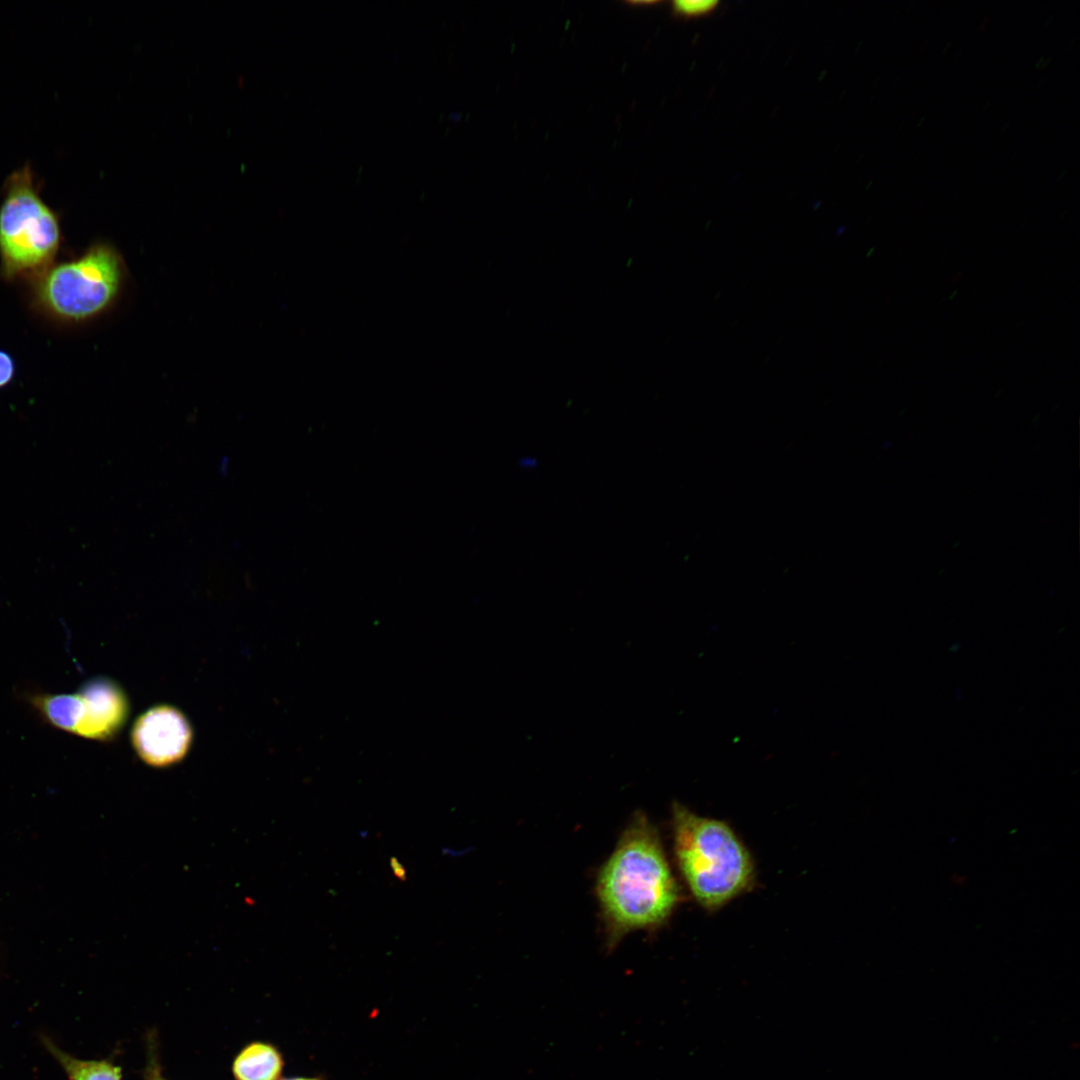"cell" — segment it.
I'll list each match as a JSON object with an SVG mask.
<instances>
[{
  "label": "cell",
  "mask_w": 1080,
  "mask_h": 1080,
  "mask_svg": "<svg viewBox=\"0 0 1080 1080\" xmlns=\"http://www.w3.org/2000/svg\"><path fill=\"white\" fill-rule=\"evenodd\" d=\"M596 895L609 948L630 932L663 924L678 904L679 888L658 832L642 812L600 868Z\"/></svg>",
  "instance_id": "obj_1"
},
{
  "label": "cell",
  "mask_w": 1080,
  "mask_h": 1080,
  "mask_svg": "<svg viewBox=\"0 0 1080 1080\" xmlns=\"http://www.w3.org/2000/svg\"><path fill=\"white\" fill-rule=\"evenodd\" d=\"M674 851L679 869L695 899L718 908L750 886L749 852L724 822L699 816L685 806L672 808Z\"/></svg>",
  "instance_id": "obj_2"
},
{
  "label": "cell",
  "mask_w": 1080,
  "mask_h": 1080,
  "mask_svg": "<svg viewBox=\"0 0 1080 1080\" xmlns=\"http://www.w3.org/2000/svg\"><path fill=\"white\" fill-rule=\"evenodd\" d=\"M57 214L42 199L40 183L27 163L6 178L0 204V266L9 280L36 278L59 250Z\"/></svg>",
  "instance_id": "obj_3"
},
{
  "label": "cell",
  "mask_w": 1080,
  "mask_h": 1080,
  "mask_svg": "<svg viewBox=\"0 0 1080 1080\" xmlns=\"http://www.w3.org/2000/svg\"><path fill=\"white\" fill-rule=\"evenodd\" d=\"M123 279V264L106 244H95L80 257L51 265L34 278L33 303L62 323H80L107 310Z\"/></svg>",
  "instance_id": "obj_4"
},
{
  "label": "cell",
  "mask_w": 1080,
  "mask_h": 1080,
  "mask_svg": "<svg viewBox=\"0 0 1080 1080\" xmlns=\"http://www.w3.org/2000/svg\"><path fill=\"white\" fill-rule=\"evenodd\" d=\"M191 725L185 715L170 705H157L135 721L131 740L138 756L153 767H167L181 761L192 743Z\"/></svg>",
  "instance_id": "obj_5"
},
{
  "label": "cell",
  "mask_w": 1080,
  "mask_h": 1080,
  "mask_svg": "<svg viewBox=\"0 0 1080 1080\" xmlns=\"http://www.w3.org/2000/svg\"><path fill=\"white\" fill-rule=\"evenodd\" d=\"M129 704L112 680L96 678L71 694V733L95 740L112 739L124 726Z\"/></svg>",
  "instance_id": "obj_6"
},
{
  "label": "cell",
  "mask_w": 1080,
  "mask_h": 1080,
  "mask_svg": "<svg viewBox=\"0 0 1080 1080\" xmlns=\"http://www.w3.org/2000/svg\"><path fill=\"white\" fill-rule=\"evenodd\" d=\"M281 1069L279 1053L272 1046L262 1043L246 1047L233 1065L237 1080H277Z\"/></svg>",
  "instance_id": "obj_7"
},
{
  "label": "cell",
  "mask_w": 1080,
  "mask_h": 1080,
  "mask_svg": "<svg viewBox=\"0 0 1080 1080\" xmlns=\"http://www.w3.org/2000/svg\"><path fill=\"white\" fill-rule=\"evenodd\" d=\"M44 1044L70 1080H121L120 1069L107 1061L81 1060L60 1050L49 1039Z\"/></svg>",
  "instance_id": "obj_8"
},
{
  "label": "cell",
  "mask_w": 1080,
  "mask_h": 1080,
  "mask_svg": "<svg viewBox=\"0 0 1080 1080\" xmlns=\"http://www.w3.org/2000/svg\"><path fill=\"white\" fill-rule=\"evenodd\" d=\"M717 5V1L679 0L673 3V10L679 16L690 18L707 15L711 13Z\"/></svg>",
  "instance_id": "obj_9"
},
{
  "label": "cell",
  "mask_w": 1080,
  "mask_h": 1080,
  "mask_svg": "<svg viewBox=\"0 0 1080 1080\" xmlns=\"http://www.w3.org/2000/svg\"><path fill=\"white\" fill-rule=\"evenodd\" d=\"M15 362L6 351L0 350V388L7 386L15 375Z\"/></svg>",
  "instance_id": "obj_10"
},
{
  "label": "cell",
  "mask_w": 1080,
  "mask_h": 1080,
  "mask_svg": "<svg viewBox=\"0 0 1080 1080\" xmlns=\"http://www.w3.org/2000/svg\"><path fill=\"white\" fill-rule=\"evenodd\" d=\"M390 867H391V869L393 871V874H394V876L396 878H398L401 881H405L407 879L406 869L397 860V858H395V857L390 858Z\"/></svg>",
  "instance_id": "obj_11"
},
{
  "label": "cell",
  "mask_w": 1080,
  "mask_h": 1080,
  "mask_svg": "<svg viewBox=\"0 0 1080 1080\" xmlns=\"http://www.w3.org/2000/svg\"><path fill=\"white\" fill-rule=\"evenodd\" d=\"M283 1080H315V1079L293 1078V1079H283Z\"/></svg>",
  "instance_id": "obj_12"
},
{
  "label": "cell",
  "mask_w": 1080,
  "mask_h": 1080,
  "mask_svg": "<svg viewBox=\"0 0 1080 1080\" xmlns=\"http://www.w3.org/2000/svg\"><path fill=\"white\" fill-rule=\"evenodd\" d=\"M153 1080H163V1079H161V1078H156V1079H153Z\"/></svg>",
  "instance_id": "obj_13"
}]
</instances>
